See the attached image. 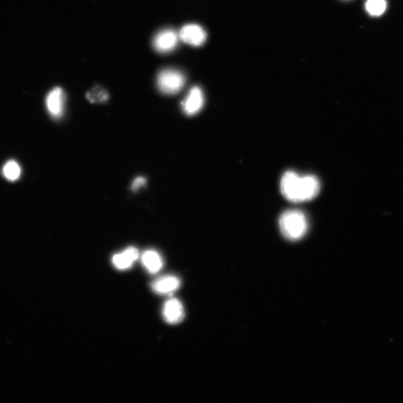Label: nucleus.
Wrapping results in <instances>:
<instances>
[{
    "instance_id": "nucleus-1",
    "label": "nucleus",
    "mask_w": 403,
    "mask_h": 403,
    "mask_svg": "<svg viewBox=\"0 0 403 403\" xmlns=\"http://www.w3.org/2000/svg\"><path fill=\"white\" fill-rule=\"evenodd\" d=\"M282 194L293 203L314 200L320 190V184L313 175L301 176L294 171H287L280 182Z\"/></svg>"
},
{
    "instance_id": "nucleus-2",
    "label": "nucleus",
    "mask_w": 403,
    "mask_h": 403,
    "mask_svg": "<svg viewBox=\"0 0 403 403\" xmlns=\"http://www.w3.org/2000/svg\"><path fill=\"white\" fill-rule=\"evenodd\" d=\"M279 225L282 235L295 241L303 238L308 228L307 217L301 211L287 210L280 217Z\"/></svg>"
},
{
    "instance_id": "nucleus-3",
    "label": "nucleus",
    "mask_w": 403,
    "mask_h": 403,
    "mask_svg": "<svg viewBox=\"0 0 403 403\" xmlns=\"http://www.w3.org/2000/svg\"><path fill=\"white\" fill-rule=\"evenodd\" d=\"M186 84L184 74L174 69H167L161 71L157 78V85L163 93L174 95L183 88Z\"/></svg>"
},
{
    "instance_id": "nucleus-4",
    "label": "nucleus",
    "mask_w": 403,
    "mask_h": 403,
    "mask_svg": "<svg viewBox=\"0 0 403 403\" xmlns=\"http://www.w3.org/2000/svg\"><path fill=\"white\" fill-rule=\"evenodd\" d=\"M179 39V34L175 30L160 31L154 39V48L159 53H169L177 48Z\"/></svg>"
},
{
    "instance_id": "nucleus-5",
    "label": "nucleus",
    "mask_w": 403,
    "mask_h": 403,
    "mask_svg": "<svg viewBox=\"0 0 403 403\" xmlns=\"http://www.w3.org/2000/svg\"><path fill=\"white\" fill-rule=\"evenodd\" d=\"M179 39L188 44L200 47L207 39L206 32L198 25H188L184 26L179 33Z\"/></svg>"
},
{
    "instance_id": "nucleus-6",
    "label": "nucleus",
    "mask_w": 403,
    "mask_h": 403,
    "mask_svg": "<svg viewBox=\"0 0 403 403\" xmlns=\"http://www.w3.org/2000/svg\"><path fill=\"white\" fill-rule=\"evenodd\" d=\"M204 105V95L200 88L196 86L191 89L182 107L189 116L197 114Z\"/></svg>"
},
{
    "instance_id": "nucleus-7",
    "label": "nucleus",
    "mask_w": 403,
    "mask_h": 403,
    "mask_svg": "<svg viewBox=\"0 0 403 403\" xmlns=\"http://www.w3.org/2000/svg\"><path fill=\"white\" fill-rule=\"evenodd\" d=\"M64 92L60 87L55 88L50 91L47 99H46V105H47L48 110L52 116L55 118L62 117L64 109Z\"/></svg>"
},
{
    "instance_id": "nucleus-8",
    "label": "nucleus",
    "mask_w": 403,
    "mask_h": 403,
    "mask_svg": "<svg viewBox=\"0 0 403 403\" xmlns=\"http://www.w3.org/2000/svg\"><path fill=\"white\" fill-rule=\"evenodd\" d=\"M163 317L170 325H177L185 317V310L177 299H170L164 306Z\"/></svg>"
},
{
    "instance_id": "nucleus-9",
    "label": "nucleus",
    "mask_w": 403,
    "mask_h": 403,
    "mask_svg": "<svg viewBox=\"0 0 403 403\" xmlns=\"http://www.w3.org/2000/svg\"><path fill=\"white\" fill-rule=\"evenodd\" d=\"M139 257V252L135 247H129L112 258L114 266L118 270L129 269Z\"/></svg>"
},
{
    "instance_id": "nucleus-10",
    "label": "nucleus",
    "mask_w": 403,
    "mask_h": 403,
    "mask_svg": "<svg viewBox=\"0 0 403 403\" xmlns=\"http://www.w3.org/2000/svg\"><path fill=\"white\" fill-rule=\"evenodd\" d=\"M180 281L175 276L166 275L156 280L152 285L153 290L158 294H169L176 292Z\"/></svg>"
},
{
    "instance_id": "nucleus-11",
    "label": "nucleus",
    "mask_w": 403,
    "mask_h": 403,
    "mask_svg": "<svg viewBox=\"0 0 403 403\" xmlns=\"http://www.w3.org/2000/svg\"><path fill=\"white\" fill-rule=\"evenodd\" d=\"M142 263L146 270L151 273L158 272L163 266L160 256L155 250H147L142 256Z\"/></svg>"
},
{
    "instance_id": "nucleus-12",
    "label": "nucleus",
    "mask_w": 403,
    "mask_h": 403,
    "mask_svg": "<svg viewBox=\"0 0 403 403\" xmlns=\"http://www.w3.org/2000/svg\"><path fill=\"white\" fill-rule=\"evenodd\" d=\"M387 8L386 0H367L365 9L371 16L382 15Z\"/></svg>"
},
{
    "instance_id": "nucleus-13",
    "label": "nucleus",
    "mask_w": 403,
    "mask_h": 403,
    "mask_svg": "<svg viewBox=\"0 0 403 403\" xmlns=\"http://www.w3.org/2000/svg\"><path fill=\"white\" fill-rule=\"evenodd\" d=\"M86 97L91 103H100L109 99V94L104 88L96 86L88 92Z\"/></svg>"
},
{
    "instance_id": "nucleus-14",
    "label": "nucleus",
    "mask_w": 403,
    "mask_h": 403,
    "mask_svg": "<svg viewBox=\"0 0 403 403\" xmlns=\"http://www.w3.org/2000/svg\"><path fill=\"white\" fill-rule=\"evenodd\" d=\"M21 170L19 165L15 160H9L4 168V175L9 181H16L19 179Z\"/></svg>"
},
{
    "instance_id": "nucleus-15",
    "label": "nucleus",
    "mask_w": 403,
    "mask_h": 403,
    "mask_svg": "<svg viewBox=\"0 0 403 403\" xmlns=\"http://www.w3.org/2000/svg\"><path fill=\"white\" fill-rule=\"evenodd\" d=\"M146 179L142 177H137L132 183V189L135 191L143 187L146 184Z\"/></svg>"
}]
</instances>
